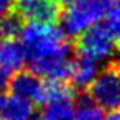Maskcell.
<instances>
[{
    "label": "cell",
    "instance_id": "13",
    "mask_svg": "<svg viewBox=\"0 0 120 120\" xmlns=\"http://www.w3.org/2000/svg\"><path fill=\"white\" fill-rule=\"evenodd\" d=\"M14 2L15 0H0V17L11 14V11L14 9Z\"/></svg>",
    "mask_w": 120,
    "mask_h": 120
},
{
    "label": "cell",
    "instance_id": "15",
    "mask_svg": "<svg viewBox=\"0 0 120 120\" xmlns=\"http://www.w3.org/2000/svg\"><path fill=\"white\" fill-rule=\"evenodd\" d=\"M103 120H120V116H119L117 109H116V111H108V114H105V119Z\"/></svg>",
    "mask_w": 120,
    "mask_h": 120
},
{
    "label": "cell",
    "instance_id": "4",
    "mask_svg": "<svg viewBox=\"0 0 120 120\" xmlns=\"http://www.w3.org/2000/svg\"><path fill=\"white\" fill-rule=\"evenodd\" d=\"M87 97L103 111H116L120 105V78L117 62L111 61L97 71L87 87Z\"/></svg>",
    "mask_w": 120,
    "mask_h": 120
},
{
    "label": "cell",
    "instance_id": "19",
    "mask_svg": "<svg viewBox=\"0 0 120 120\" xmlns=\"http://www.w3.org/2000/svg\"><path fill=\"white\" fill-rule=\"evenodd\" d=\"M0 120H3V119H2V116H0Z\"/></svg>",
    "mask_w": 120,
    "mask_h": 120
},
{
    "label": "cell",
    "instance_id": "10",
    "mask_svg": "<svg viewBox=\"0 0 120 120\" xmlns=\"http://www.w3.org/2000/svg\"><path fill=\"white\" fill-rule=\"evenodd\" d=\"M32 114L34 103L23 99V97L14 96V94H11L9 97H5L2 111H0V116L3 120H26Z\"/></svg>",
    "mask_w": 120,
    "mask_h": 120
},
{
    "label": "cell",
    "instance_id": "18",
    "mask_svg": "<svg viewBox=\"0 0 120 120\" xmlns=\"http://www.w3.org/2000/svg\"><path fill=\"white\" fill-rule=\"evenodd\" d=\"M26 120H40V117H38V116H37V114H32V116H30V117H27Z\"/></svg>",
    "mask_w": 120,
    "mask_h": 120
},
{
    "label": "cell",
    "instance_id": "14",
    "mask_svg": "<svg viewBox=\"0 0 120 120\" xmlns=\"http://www.w3.org/2000/svg\"><path fill=\"white\" fill-rule=\"evenodd\" d=\"M9 79H11V75L5 73V71H0V93H3L5 90H8Z\"/></svg>",
    "mask_w": 120,
    "mask_h": 120
},
{
    "label": "cell",
    "instance_id": "7",
    "mask_svg": "<svg viewBox=\"0 0 120 120\" xmlns=\"http://www.w3.org/2000/svg\"><path fill=\"white\" fill-rule=\"evenodd\" d=\"M26 64V53L20 41L15 38L0 40V71L14 75Z\"/></svg>",
    "mask_w": 120,
    "mask_h": 120
},
{
    "label": "cell",
    "instance_id": "8",
    "mask_svg": "<svg viewBox=\"0 0 120 120\" xmlns=\"http://www.w3.org/2000/svg\"><path fill=\"white\" fill-rule=\"evenodd\" d=\"M99 71V64L90 61L87 58L78 56L75 61H71L70 65V78L68 81L71 82L73 87L78 88H87L88 84L94 79V76Z\"/></svg>",
    "mask_w": 120,
    "mask_h": 120
},
{
    "label": "cell",
    "instance_id": "2",
    "mask_svg": "<svg viewBox=\"0 0 120 120\" xmlns=\"http://www.w3.org/2000/svg\"><path fill=\"white\" fill-rule=\"evenodd\" d=\"M120 32V15L119 5L112 6L102 21L88 27L85 32L76 37V50L78 56L87 58L96 64L114 61L117 52V40Z\"/></svg>",
    "mask_w": 120,
    "mask_h": 120
},
{
    "label": "cell",
    "instance_id": "3",
    "mask_svg": "<svg viewBox=\"0 0 120 120\" xmlns=\"http://www.w3.org/2000/svg\"><path fill=\"white\" fill-rule=\"evenodd\" d=\"M119 5L117 0H75L70 5H65L61 11V29L65 35L79 37L88 27L102 21L112 6Z\"/></svg>",
    "mask_w": 120,
    "mask_h": 120
},
{
    "label": "cell",
    "instance_id": "16",
    "mask_svg": "<svg viewBox=\"0 0 120 120\" xmlns=\"http://www.w3.org/2000/svg\"><path fill=\"white\" fill-rule=\"evenodd\" d=\"M56 2H58L59 5H70V3H73L75 0H56Z\"/></svg>",
    "mask_w": 120,
    "mask_h": 120
},
{
    "label": "cell",
    "instance_id": "9",
    "mask_svg": "<svg viewBox=\"0 0 120 120\" xmlns=\"http://www.w3.org/2000/svg\"><path fill=\"white\" fill-rule=\"evenodd\" d=\"M75 109L76 103L73 97H62L46 102L38 117L40 120H73Z\"/></svg>",
    "mask_w": 120,
    "mask_h": 120
},
{
    "label": "cell",
    "instance_id": "1",
    "mask_svg": "<svg viewBox=\"0 0 120 120\" xmlns=\"http://www.w3.org/2000/svg\"><path fill=\"white\" fill-rule=\"evenodd\" d=\"M21 46L30 71L46 81L68 82L71 46L68 37L55 24L27 23L20 30Z\"/></svg>",
    "mask_w": 120,
    "mask_h": 120
},
{
    "label": "cell",
    "instance_id": "17",
    "mask_svg": "<svg viewBox=\"0 0 120 120\" xmlns=\"http://www.w3.org/2000/svg\"><path fill=\"white\" fill-rule=\"evenodd\" d=\"M3 102H5V96H3V93H0V111H2V106H3Z\"/></svg>",
    "mask_w": 120,
    "mask_h": 120
},
{
    "label": "cell",
    "instance_id": "6",
    "mask_svg": "<svg viewBox=\"0 0 120 120\" xmlns=\"http://www.w3.org/2000/svg\"><path fill=\"white\" fill-rule=\"evenodd\" d=\"M44 88H46V81L32 71L24 70L12 75L8 85L11 94L23 97L32 103H44Z\"/></svg>",
    "mask_w": 120,
    "mask_h": 120
},
{
    "label": "cell",
    "instance_id": "11",
    "mask_svg": "<svg viewBox=\"0 0 120 120\" xmlns=\"http://www.w3.org/2000/svg\"><path fill=\"white\" fill-rule=\"evenodd\" d=\"M105 119V112L99 105L91 102L88 97L79 100L75 109V117L73 120H103Z\"/></svg>",
    "mask_w": 120,
    "mask_h": 120
},
{
    "label": "cell",
    "instance_id": "5",
    "mask_svg": "<svg viewBox=\"0 0 120 120\" xmlns=\"http://www.w3.org/2000/svg\"><path fill=\"white\" fill-rule=\"evenodd\" d=\"M14 11L20 20L27 23L53 24L59 18L61 5L56 0H15Z\"/></svg>",
    "mask_w": 120,
    "mask_h": 120
},
{
    "label": "cell",
    "instance_id": "12",
    "mask_svg": "<svg viewBox=\"0 0 120 120\" xmlns=\"http://www.w3.org/2000/svg\"><path fill=\"white\" fill-rule=\"evenodd\" d=\"M21 21L23 20H20L12 12L5 17H0V38H15L23 27Z\"/></svg>",
    "mask_w": 120,
    "mask_h": 120
}]
</instances>
